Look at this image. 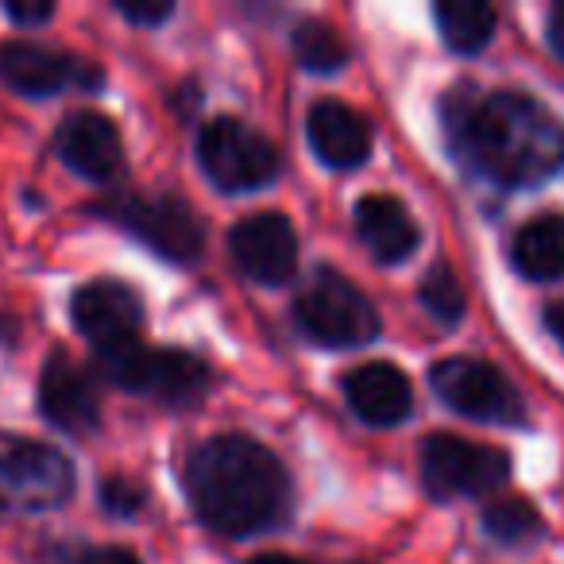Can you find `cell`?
<instances>
[{
  "label": "cell",
  "mask_w": 564,
  "mask_h": 564,
  "mask_svg": "<svg viewBox=\"0 0 564 564\" xmlns=\"http://www.w3.org/2000/svg\"><path fill=\"white\" fill-rule=\"evenodd\" d=\"M445 128L456 155L499 186H538L564 166L561 120L525 94L456 86L445 97Z\"/></svg>",
  "instance_id": "obj_1"
},
{
  "label": "cell",
  "mask_w": 564,
  "mask_h": 564,
  "mask_svg": "<svg viewBox=\"0 0 564 564\" xmlns=\"http://www.w3.org/2000/svg\"><path fill=\"white\" fill-rule=\"evenodd\" d=\"M186 491L197 518L225 538L274 530L291 514V479L279 456L240 433L209 437L194 448L186 464Z\"/></svg>",
  "instance_id": "obj_2"
},
{
  "label": "cell",
  "mask_w": 564,
  "mask_h": 564,
  "mask_svg": "<svg viewBox=\"0 0 564 564\" xmlns=\"http://www.w3.org/2000/svg\"><path fill=\"white\" fill-rule=\"evenodd\" d=\"M97 368L112 387L132 394H148L166 406L197 402L209 387V368L189 352H159L143 348L140 340H124L97 352Z\"/></svg>",
  "instance_id": "obj_3"
},
{
  "label": "cell",
  "mask_w": 564,
  "mask_h": 564,
  "mask_svg": "<svg viewBox=\"0 0 564 564\" xmlns=\"http://www.w3.org/2000/svg\"><path fill=\"white\" fill-rule=\"evenodd\" d=\"M74 495V464L47 441L0 433V510L40 514Z\"/></svg>",
  "instance_id": "obj_4"
},
{
  "label": "cell",
  "mask_w": 564,
  "mask_h": 564,
  "mask_svg": "<svg viewBox=\"0 0 564 564\" xmlns=\"http://www.w3.org/2000/svg\"><path fill=\"white\" fill-rule=\"evenodd\" d=\"M299 325L329 348H360L379 337V314L352 282L340 279L337 271H322L310 291L294 306Z\"/></svg>",
  "instance_id": "obj_5"
},
{
  "label": "cell",
  "mask_w": 564,
  "mask_h": 564,
  "mask_svg": "<svg viewBox=\"0 0 564 564\" xmlns=\"http://www.w3.org/2000/svg\"><path fill=\"white\" fill-rule=\"evenodd\" d=\"M197 159H202V171L220 189H232V194L259 189L279 174V151H274V143L236 117H217L213 124L202 128Z\"/></svg>",
  "instance_id": "obj_6"
},
{
  "label": "cell",
  "mask_w": 564,
  "mask_h": 564,
  "mask_svg": "<svg viewBox=\"0 0 564 564\" xmlns=\"http://www.w3.org/2000/svg\"><path fill=\"white\" fill-rule=\"evenodd\" d=\"M430 383L441 402H448L456 414L476 417V422L518 425L525 417L518 391L502 379V371H495L487 360H468V356L441 360V364H433Z\"/></svg>",
  "instance_id": "obj_7"
},
{
  "label": "cell",
  "mask_w": 564,
  "mask_h": 564,
  "mask_svg": "<svg viewBox=\"0 0 564 564\" xmlns=\"http://www.w3.org/2000/svg\"><path fill=\"white\" fill-rule=\"evenodd\" d=\"M510 479V456L499 448L471 445L464 437H437L422 448V484L433 499H456V495L495 491Z\"/></svg>",
  "instance_id": "obj_8"
},
{
  "label": "cell",
  "mask_w": 564,
  "mask_h": 564,
  "mask_svg": "<svg viewBox=\"0 0 564 564\" xmlns=\"http://www.w3.org/2000/svg\"><path fill=\"white\" fill-rule=\"evenodd\" d=\"M112 220L128 228V232L140 236L148 248H155L166 259H197L205 248V228L194 217L186 202L178 197H124V202L112 205Z\"/></svg>",
  "instance_id": "obj_9"
},
{
  "label": "cell",
  "mask_w": 564,
  "mask_h": 564,
  "mask_svg": "<svg viewBox=\"0 0 564 564\" xmlns=\"http://www.w3.org/2000/svg\"><path fill=\"white\" fill-rule=\"evenodd\" d=\"M228 251H232L236 267L248 274L251 282L263 286H282L294 274L299 263V232L282 213H251L228 236Z\"/></svg>",
  "instance_id": "obj_10"
},
{
  "label": "cell",
  "mask_w": 564,
  "mask_h": 564,
  "mask_svg": "<svg viewBox=\"0 0 564 564\" xmlns=\"http://www.w3.org/2000/svg\"><path fill=\"white\" fill-rule=\"evenodd\" d=\"M74 325L86 340H94L97 352L112 345H124V340H135L143 325V302L132 286L117 279H97L86 282L70 302Z\"/></svg>",
  "instance_id": "obj_11"
},
{
  "label": "cell",
  "mask_w": 564,
  "mask_h": 564,
  "mask_svg": "<svg viewBox=\"0 0 564 564\" xmlns=\"http://www.w3.org/2000/svg\"><path fill=\"white\" fill-rule=\"evenodd\" d=\"M0 82L20 97H51L66 86H97L101 74L40 43L12 40L0 47Z\"/></svg>",
  "instance_id": "obj_12"
},
{
  "label": "cell",
  "mask_w": 564,
  "mask_h": 564,
  "mask_svg": "<svg viewBox=\"0 0 564 564\" xmlns=\"http://www.w3.org/2000/svg\"><path fill=\"white\" fill-rule=\"evenodd\" d=\"M55 151L74 174L89 182H112L124 166V143L109 117L101 112H74L55 135Z\"/></svg>",
  "instance_id": "obj_13"
},
{
  "label": "cell",
  "mask_w": 564,
  "mask_h": 564,
  "mask_svg": "<svg viewBox=\"0 0 564 564\" xmlns=\"http://www.w3.org/2000/svg\"><path fill=\"white\" fill-rule=\"evenodd\" d=\"M40 410L51 425H58L70 437H86L101 422V402L86 371H78L70 360H51L40 379Z\"/></svg>",
  "instance_id": "obj_14"
},
{
  "label": "cell",
  "mask_w": 564,
  "mask_h": 564,
  "mask_svg": "<svg viewBox=\"0 0 564 564\" xmlns=\"http://www.w3.org/2000/svg\"><path fill=\"white\" fill-rule=\"evenodd\" d=\"M345 399L360 422L379 425V430L406 422L410 410H414L410 379L394 364H360L345 379Z\"/></svg>",
  "instance_id": "obj_15"
},
{
  "label": "cell",
  "mask_w": 564,
  "mask_h": 564,
  "mask_svg": "<svg viewBox=\"0 0 564 564\" xmlns=\"http://www.w3.org/2000/svg\"><path fill=\"white\" fill-rule=\"evenodd\" d=\"M310 143H314L317 159L337 171H352L368 159L371 151V128L364 124L360 112H352L340 101H322L310 109L306 120Z\"/></svg>",
  "instance_id": "obj_16"
},
{
  "label": "cell",
  "mask_w": 564,
  "mask_h": 564,
  "mask_svg": "<svg viewBox=\"0 0 564 564\" xmlns=\"http://www.w3.org/2000/svg\"><path fill=\"white\" fill-rule=\"evenodd\" d=\"M356 232L379 263H402L417 248V225L399 197L371 194L356 205Z\"/></svg>",
  "instance_id": "obj_17"
},
{
  "label": "cell",
  "mask_w": 564,
  "mask_h": 564,
  "mask_svg": "<svg viewBox=\"0 0 564 564\" xmlns=\"http://www.w3.org/2000/svg\"><path fill=\"white\" fill-rule=\"evenodd\" d=\"M510 259H514V271L525 274V279H538V282L561 279L564 274V217L545 213V217L530 220V225L514 236Z\"/></svg>",
  "instance_id": "obj_18"
},
{
  "label": "cell",
  "mask_w": 564,
  "mask_h": 564,
  "mask_svg": "<svg viewBox=\"0 0 564 564\" xmlns=\"http://www.w3.org/2000/svg\"><path fill=\"white\" fill-rule=\"evenodd\" d=\"M437 20V32L456 55H476L487 47L495 32V9L491 4H479V0H445L433 9Z\"/></svg>",
  "instance_id": "obj_19"
},
{
  "label": "cell",
  "mask_w": 564,
  "mask_h": 564,
  "mask_svg": "<svg viewBox=\"0 0 564 564\" xmlns=\"http://www.w3.org/2000/svg\"><path fill=\"white\" fill-rule=\"evenodd\" d=\"M294 55L314 74H337L348 63L345 40L337 35V28L322 24V20H302L294 28Z\"/></svg>",
  "instance_id": "obj_20"
},
{
  "label": "cell",
  "mask_w": 564,
  "mask_h": 564,
  "mask_svg": "<svg viewBox=\"0 0 564 564\" xmlns=\"http://www.w3.org/2000/svg\"><path fill=\"white\" fill-rule=\"evenodd\" d=\"M484 525L495 541H507V545H518V541H530L533 533L541 530L538 510L525 499H495L491 507L484 510Z\"/></svg>",
  "instance_id": "obj_21"
},
{
  "label": "cell",
  "mask_w": 564,
  "mask_h": 564,
  "mask_svg": "<svg viewBox=\"0 0 564 564\" xmlns=\"http://www.w3.org/2000/svg\"><path fill=\"white\" fill-rule=\"evenodd\" d=\"M422 306L430 317H437V322L453 325L464 317V286L460 279H456V271L448 263H437L425 271L422 279Z\"/></svg>",
  "instance_id": "obj_22"
},
{
  "label": "cell",
  "mask_w": 564,
  "mask_h": 564,
  "mask_svg": "<svg viewBox=\"0 0 564 564\" xmlns=\"http://www.w3.org/2000/svg\"><path fill=\"white\" fill-rule=\"evenodd\" d=\"M101 502L112 514H135L143 507V491L128 479H105L101 484Z\"/></svg>",
  "instance_id": "obj_23"
},
{
  "label": "cell",
  "mask_w": 564,
  "mask_h": 564,
  "mask_svg": "<svg viewBox=\"0 0 564 564\" xmlns=\"http://www.w3.org/2000/svg\"><path fill=\"white\" fill-rule=\"evenodd\" d=\"M117 12L124 20H132V24L151 28V24H163V20H171L174 4H171V0H120Z\"/></svg>",
  "instance_id": "obj_24"
},
{
  "label": "cell",
  "mask_w": 564,
  "mask_h": 564,
  "mask_svg": "<svg viewBox=\"0 0 564 564\" xmlns=\"http://www.w3.org/2000/svg\"><path fill=\"white\" fill-rule=\"evenodd\" d=\"M4 17L17 20V24H47L55 17V4H4Z\"/></svg>",
  "instance_id": "obj_25"
},
{
  "label": "cell",
  "mask_w": 564,
  "mask_h": 564,
  "mask_svg": "<svg viewBox=\"0 0 564 564\" xmlns=\"http://www.w3.org/2000/svg\"><path fill=\"white\" fill-rule=\"evenodd\" d=\"M78 564H140V556L132 549H120V545H105V549H89Z\"/></svg>",
  "instance_id": "obj_26"
},
{
  "label": "cell",
  "mask_w": 564,
  "mask_h": 564,
  "mask_svg": "<svg viewBox=\"0 0 564 564\" xmlns=\"http://www.w3.org/2000/svg\"><path fill=\"white\" fill-rule=\"evenodd\" d=\"M541 322H545V329L556 337V345L564 348V302H553V306H545V317H541Z\"/></svg>",
  "instance_id": "obj_27"
},
{
  "label": "cell",
  "mask_w": 564,
  "mask_h": 564,
  "mask_svg": "<svg viewBox=\"0 0 564 564\" xmlns=\"http://www.w3.org/2000/svg\"><path fill=\"white\" fill-rule=\"evenodd\" d=\"M549 43L556 47V55H564V4H556L549 17Z\"/></svg>",
  "instance_id": "obj_28"
},
{
  "label": "cell",
  "mask_w": 564,
  "mask_h": 564,
  "mask_svg": "<svg viewBox=\"0 0 564 564\" xmlns=\"http://www.w3.org/2000/svg\"><path fill=\"white\" fill-rule=\"evenodd\" d=\"M248 564H306V561H299V556H286V553H259V556H251Z\"/></svg>",
  "instance_id": "obj_29"
}]
</instances>
